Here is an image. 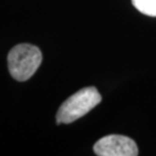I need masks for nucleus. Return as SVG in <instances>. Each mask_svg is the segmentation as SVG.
<instances>
[{
    "mask_svg": "<svg viewBox=\"0 0 156 156\" xmlns=\"http://www.w3.org/2000/svg\"><path fill=\"white\" fill-rule=\"evenodd\" d=\"M102 101L96 87H85L76 92L66 101L56 114L58 124H71L84 117Z\"/></svg>",
    "mask_w": 156,
    "mask_h": 156,
    "instance_id": "1",
    "label": "nucleus"
},
{
    "mask_svg": "<svg viewBox=\"0 0 156 156\" xmlns=\"http://www.w3.org/2000/svg\"><path fill=\"white\" fill-rule=\"evenodd\" d=\"M7 60L12 77L17 81H26L37 70L42 61V55L35 46L20 44L10 50Z\"/></svg>",
    "mask_w": 156,
    "mask_h": 156,
    "instance_id": "2",
    "label": "nucleus"
},
{
    "mask_svg": "<svg viewBox=\"0 0 156 156\" xmlns=\"http://www.w3.org/2000/svg\"><path fill=\"white\" fill-rule=\"evenodd\" d=\"M94 152L99 156H136L138 155V147L135 141L129 137L109 135L96 142Z\"/></svg>",
    "mask_w": 156,
    "mask_h": 156,
    "instance_id": "3",
    "label": "nucleus"
},
{
    "mask_svg": "<svg viewBox=\"0 0 156 156\" xmlns=\"http://www.w3.org/2000/svg\"><path fill=\"white\" fill-rule=\"evenodd\" d=\"M132 3L143 14L156 16V0H132Z\"/></svg>",
    "mask_w": 156,
    "mask_h": 156,
    "instance_id": "4",
    "label": "nucleus"
}]
</instances>
